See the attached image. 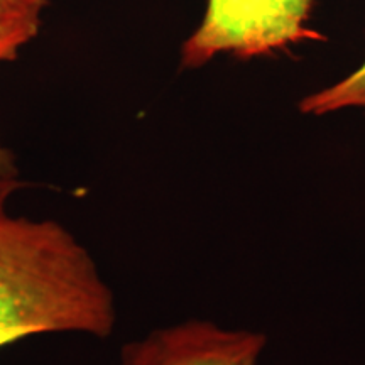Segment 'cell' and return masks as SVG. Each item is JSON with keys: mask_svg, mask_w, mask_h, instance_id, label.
<instances>
[{"mask_svg": "<svg viewBox=\"0 0 365 365\" xmlns=\"http://www.w3.org/2000/svg\"><path fill=\"white\" fill-rule=\"evenodd\" d=\"M17 186L0 178V349L41 333L110 336L115 303L93 257L61 223L9 215Z\"/></svg>", "mask_w": 365, "mask_h": 365, "instance_id": "cell-1", "label": "cell"}, {"mask_svg": "<svg viewBox=\"0 0 365 365\" xmlns=\"http://www.w3.org/2000/svg\"><path fill=\"white\" fill-rule=\"evenodd\" d=\"M313 0H208L203 21L181 48V66L196 70L218 54L272 56L304 41H325L309 29Z\"/></svg>", "mask_w": 365, "mask_h": 365, "instance_id": "cell-2", "label": "cell"}, {"mask_svg": "<svg viewBox=\"0 0 365 365\" xmlns=\"http://www.w3.org/2000/svg\"><path fill=\"white\" fill-rule=\"evenodd\" d=\"M16 171L14 154L0 143V178H16Z\"/></svg>", "mask_w": 365, "mask_h": 365, "instance_id": "cell-6", "label": "cell"}, {"mask_svg": "<svg viewBox=\"0 0 365 365\" xmlns=\"http://www.w3.org/2000/svg\"><path fill=\"white\" fill-rule=\"evenodd\" d=\"M46 6L48 0H0V65L38 36Z\"/></svg>", "mask_w": 365, "mask_h": 365, "instance_id": "cell-4", "label": "cell"}, {"mask_svg": "<svg viewBox=\"0 0 365 365\" xmlns=\"http://www.w3.org/2000/svg\"><path fill=\"white\" fill-rule=\"evenodd\" d=\"M266 344L264 333L190 319L125 344L118 365H257Z\"/></svg>", "mask_w": 365, "mask_h": 365, "instance_id": "cell-3", "label": "cell"}, {"mask_svg": "<svg viewBox=\"0 0 365 365\" xmlns=\"http://www.w3.org/2000/svg\"><path fill=\"white\" fill-rule=\"evenodd\" d=\"M298 108L304 115L322 117L345 108L365 110V59L357 70L327 88L301 98Z\"/></svg>", "mask_w": 365, "mask_h": 365, "instance_id": "cell-5", "label": "cell"}]
</instances>
